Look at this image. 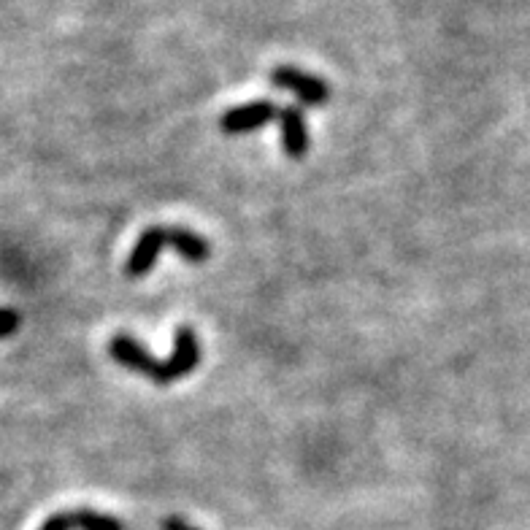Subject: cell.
<instances>
[{"label": "cell", "mask_w": 530, "mask_h": 530, "mask_svg": "<svg viewBox=\"0 0 530 530\" xmlns=\"http://www.w3.org/2000/svg\"><path fill=\"white\" fill-rule=\"evenodd\" d=\"M74 528H76L74 512H57L52 514V517H49L38 530H74Z\"/></svg>", "instance_id": "9"}, {"label": "cell", "mask_w": 530, "mask_h": 530, "mask_svg": "<svg viewBox=\"0 0 530 530\" xmlns=\"http://www.w3.org/2000/svg\"><path fill=\"white\" fill-rule=\"evenodd\" d=\"M19 330V314L14 309H0V339H9Z\"/></svg>", "instance_id": "8"}, {"label": "cell", "mask_w": 530, "mask_h": 530, "mask_svg": "<svg viewBox=\"0 0 530 530\" xmlns=\"http://www.w3.org/2000/svg\"><path fill=\"white\" fill-rule=\"evenodd\" d=\"M74 525L79 530H125V525L111 514L92 512V509H76Z\"/></svg>", "instance_id": "7"}, {"label": "cell", "mask_w": 530, "mask_h": 530, "mask_svg": "<svg viewBox=\"0 0 530 530\" xmlns=\"http://www.w3.org/2000/svg\"><path fill=\"white\" fill-rule=\"evenodd\" d=\"M276 117H279V109H276L274 101H252L247 106H236V109L225 111L220 125L228 136H241V133H252V130L263 128Z\"/></svg>", "instance_id": "3"}, {"label": "cell", "mask_w": 530, "mask_h": 530, "mask_svg": "<svg viewBox=\"0 0 530 530\" xmlns=\"http://www.w3.org/2000/svg\"><path fill=\"white\" fill-rule=\"evenodd\" d=\"M168 244V228H147L138 238L136 249L130 252L128 265H125V274L130 279H141V276H147L157 263V255H160V249Z\"/></svg>", "instance_id": "4"}, {"label": "cell", "mask_w": 530, "mask_h": 530, "mask_svg": "<svg viewBox=\"0 0 530 530\" xmlns=\"http://www.w3.org/2000/svg\"><path fill=\"white\" fill-rule=\"evenodd\" d=\"M163 530H198V528H192L190 522H184L182 517L171 514V517H165L163 520Z\"/></svg>", "instance_id": "10"}, {"label": "cell", "mask_w": 530, "mask_h": 530, "mask_svg": "<svg viewBox=\"0 0 530 530\" xmlns=\"http://www.w3.org/2000/svg\"><path fill=\"white\" fill-rule=\"evenodd\" d=\"M168 244H171V247H174L176 252L192 265L206 263L211 255L209 241L187 228H168Z\"/></svg>", "instance_id": "6"}, {"label": "cell", "mask_w": 530, "mask_h": 530, "mask_svg": "<svg viewBox=\"0 0 530 530\" xmlns=\"http://www.w3.org/2000/svg\"><path fill=\"white\" fill-rule=\"evenodd\" d=\"M271 82L279 90H290L306 106H322L330 101V87L320 76H311L293 65H276L271 71Z\"/></svg>", "instance_id": "2"}, {"label": "cell", "mask_w": 530, "mask_h": 530, "mask_svg": "<svg viewBox=\"0 0 530 530\" xmlns=\"http://www.w3.org/2000/svg\"><path fill=\"white\" fill-rule=\"evenodd\" d=\"M109 355L117 360L119 366H125L128 371L144 374L155 384H171L192 374L198 363H201V341L195 336L192 328H179L174 336V352L168 360H155L147 349L141 347L136 339L130 336H117L111 339Z\"/></svg>", "instance_id": "1"}, {"label": "cell", "mask_w": 530, "mask_h": 530, "mask_svg": "<svg viewBox=\"0 0 530 530\" xmlns=\"http://www.w3.org/2000/svg\"><path fill=\"white\" fill-rule=\"evenodd\" d=\"M279 125H282V147L293 160H303L309 152V128L306 117L298 106H287L279 111Z\"/></svg>", "instance_id": "5"}]
</instances>
